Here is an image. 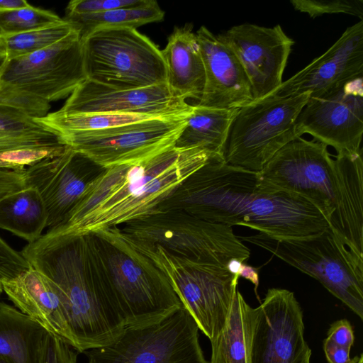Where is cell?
Wrapping results in <instances>:
<instances>
[{
    "mask_svg": "<svg viewBox=\"0 0 363 363\" xmlns=\"http://www.w3.org/2000/svg\"><path fill=\"white\" fill-rule=\"evenodd\" d=\"M157 210L183 211L205 220L245 226L277 238L316 235L330 224L329 218L306 198L263 187L257 172L212 156Z\"/></svg>",
    "mask_w": 363,
    "mask_h": 363,
    "instance_id": "6da1fadb",
    "label": "cell"
},
{
    "mask_svg": "<svg viewBox=\"0 0 363 363\" xmlns=\"http://www.w3.org/2000/svg\"><path fill=\"white\" fill-rule=\"evenodd\" d=\"M210 156L199 147L174 146L140 161L105 168L66 219L45 234L82 236L151 215Z\"/></svg>",
    "mask_w": 363,
    "mask_h": 363,
    "instance_id": "7a4b0ae2",
    "label": "cell"
},
{
    "mask_svg": "<svg viewBox=\"0 0 363 363\" xmlns=\"http://www.w3.org/2000/svg\"><path fill=\"white\" fill-rule=\"evenodd\" d=\"M21 253L57 286L76 351L103 346L120 333L124 323L105 294L86 235L69 238L44 234Z\"/></svg>",
    "mask_w": 363,
    "mask_h": 363,
    "instance_id": "3957f363",
    "label": "cell"
},
{
    "mask_svg": "<svg viewBox=\"0 0 363 363\" xmlns=\"http://www.w3.org/2000/svg\"><path fill=\"white\" fill-rule=\"evenodd\" d=\"M92 262L124 325L157 319L182 306L164 274L119 227L87 234Z\"/></svg>",
    "mask_w": 363,
    "mask_h": 363,
    "instance_id": "277c9868",
    "label": "cell"
},
{
    "mask_svg": "<svg viewBox=\"0 0 363 363\" xmlns=\"http://www.w3.org/2000/svg\"><path fill=\"white\" fill-rule=\"evenodd\" d=\"M240 238L314 278L363 319V258L353 253L330 227L307 237L277 238L258 233Z\"/></svg>",
    "mask_w": 363,
    "mask_h": 363,
    "instance_id": "5b68a950",
    "label": "cell"
},
{
    "mask_svg": "<svg viewBox=\"0 0 363 363\" xmlns=\"http://www.w3.org/2000/svg\"><path fill=\"white\" fill-rule=\"evenodd\" d=\"M126 238L164 274L199 329L210 341L214 340L228 316L240 277L229 273L225 268L204 264L174 255L161 246Z\"/></svg>",
    "mask_w": 363,
    "mask_h": 363,
    "instance_id": "8992f818",
    "label": "cell"
},
{
    "mask_svg": "<svg viewBox=\"0 0 363 363\" xmlns=\"http://www.w3.org/2000/svg\"><path fill=\"white\" fill-rule=\"evenodd\" d=\"M81 41L88 80L118 89L167 84L161 50L136 28H99Z\"/></svg>",
    "mask_w": 363,
    "mask_h": 363,
    "instance_id": "52a82bcc",
    "label": "cell"
},
{
    "mask_svg": "<svg viewBox=\"0 0 363 363\" xmlns=\"http://www.w3.org/2000/svg\"><path fill=\"white\" fill-rule=\"evenodd\" d=\"M121 232L128 238L161 246L174 255L226 269L232 259L242 262L250 250L233 228L179 211H156L128 223Z\"/></svg>",
    "mask_w": 363,
    "mask_h": 363,
    "instance_id": "ba28073f",
    "label": "cell"
},
{
    "mask_svg": "<svg viewBox=\"0 0 363 363\" xmlns=\"http://www.w3.org/2000/svg\"><path fill=\"white\" fill-rule=\"evenodd\" d=\"M199 330L182 306L154 320L126 325L108 343L84 352L88 363H209Z\"/></svg>",
    "mask_w": 363,
    "mask_h": 363,
    "instance_id": "9c48e42d",
    "label": "cell"
},
{
    "mask_svg": "<svg viewBox=\"0 0 363 363\" xmlns=\"http://www.w3.org/2000/svg\"><path fill=\"white\" fill-rule=\"evenodd\" d=\"M310 95L265 97L240 108L228 138L225 163L260 172L279 150L301 137L296 120Z\"/></svg>",
    "mask_w": 363,
    "mask_h": 363,
    "instance_id": "30bf717a",
    "label": "cell"
},
{
    "mask_svg": "<svg viewBox=\"0 0 363 363\" xmlns=\"http://www.w3.org/2000/svg\"><path fill=\"white\" fill-rule=\"evenodd\" d=\"M86 80L79 30L31 54L4 61L2 86L46 102L69 96Z\"/></svg>",
    "mask_w": 363,
    "mask_h": 363,
    "instance_id": "8fae6325",
    "label": "cell"
},
{
    "mask_svg": "<svg viewBox=\"0 0 363 363\" xmlns=\"http://www.w3.org/2000/svg\"><path fill=\"white\" fill-rule=\"evenodd\" d=\"M189 116L154 118L102 131L62 135L60 138L66 145L99 166L108 168L140 161L174 147Z\"/></svg>",
    "mask_w": 363,
    "mask_h": 363,
    "instance_id": "7c38bea8",
    "label": "cell"
},
{
    "mask_svg": "<svg viewBox=\"0 0 363 363\" xmlns=\"http://www.w3.org/2000/svg\"><path fill=\"white\" fill-rule=\"evenodd\" d=\"M327 145L297 138L279 150L257 172L262 186L297 194L328 218L333 212L334 160Z\"/></svg>",
    "mask_w": 363,
    "mask_h": 363,
    "instance_id": "4fadbf2b",
    "label": "cell"
},
{
    "mask_svg": "<svg viewBox=\"0 0 363 363\" xmlns=\"http://www.w3.org/2000/svg\"><path fill=\"white\" fill-rule=\"evenodd\" d=\"M304 329L303 311L294 294L269 289L254 308L251 363H311Z\"/></svg>",
    "mask_w": 363,
    "mask_h": 363,
    "instance_id": "5bb4252c",
    "label": "cell"
},
{
    "mask_svg": "<svg viewBox=\"0 0 363 363\" xmlns=\"http://www.w3.org/2000/svg\"><path fill=\"white\" fill-rule=\"evenodd\" d=\"M300 136L312 135L337 152L362 150L363 77L350 80L317 96H309L297 120Z\"/></svg>",
    "mask_w": 363,
    "mask_h": 363,
    "instance_id": "9a60e30c",
    "label": "cell"
},
{
    "mask_svg": "<svg viewBox=\"0 0 363 363\" xmlns=\"http://www.w3.org/2000/svg\"><path fill=\"white\" fill-rule=\"evenodd\" d=\"M218 35L242 66L254 101L267 96L281 84L294 41L280 25L268 28L242 23Z\"/></svg>",
    "mask_w": 363,
    "mask_h": 363,
    "instance_id": "2e32d148",
    "label": "cell"
},
{
    "mask_svg": "<svg viewBox=\"0 0 363 363\" xmlns=\"http://www.w3.org/2000/svg\"><path fill=\"white\" fill-rule=\"evenodd\" d=\"M104 169L67 145L60 155L26 169L27 186L38 191L46 206L48 229L66 219L90 182Z\"/></svg>",
    "mask_w": 363,
    "mask_h": 363,
    "instance_id": "e0dca14e",
    "label": "cell"
},
{
    "mask_svg": "<svg viewBox=\"0 0 363 363\" xmlns=\"http://www.w3.org/2000/svg\"><path fill=\"white\" fill-rule=\"evenodd\" d=\"M193 105L174 96L167 84L118 89L85 80L60 111L65 113H116L170 118L189 116Z\"/></svg>",
    "mask_w": 363,
    "mask_h": 363,
    "instance_id": "ac0fdd59",
    "label": "cell"
},
{
    "mask_svg": "<svg viewBox=\"0 0 363 363\" xmlns=\"http://www.w3.org/2000/svg\"><path fill=\"white\" fill-rule=\"evenodd\" d=\"M359 77H363V21L348 27L323 55L266 97L284 98L307 92L317 96Z\"/></svg>",
    "mask_w": 363,
    "mask_h": 363,
    "instance_id": "d6986e66",
    "label": "cell"
},
{
    "mask_svg": "<svg viewBox=\"0 0 363 363\" xmlns=\"http://www.w3.org/2000/svg\"><path fill=\"white\" fill-rule=\"evenodd\" d=\"M205 70V84L198 105L242 108L254 101L246 73L233 52L206 27L196 33Z\"/></svg>",
    "mask_w": 363,
    "mask_h": 363,
    "instance_id": "ffe728a7",
    "label": "cell"
},
{
    "mask_svg": "<svg viewBox=\"0 0 363 363\" xmlns=\"http://www.w3.org/2000/svg\"><path fill=\"white\" fill-rule=\"evenodd\" d=\"M333 180L334 210L329 227L353 253L363 258L362 149L337 154Z\"/></svg>",
    "mask_w": 363,
    "mask_h": 363,
    "instance_id": "44dd1931",
    "label": "cell"
},
{
    "mask_svg": "<svg viewBox=\"0 0 363 363\" xmlns=\"http://www.w3.org/2000/svg\"><path fill=\"white\" fill-rule=\"evenodd\" d=\"M1 280L3 291L14 307L74 348L58 289L49 277L30 266L13 278Z\"/></svg>",
    "mask_w": 363,
    "mask_h": 363,
    "instance_id": "7402d4cb",
    "label": "cell"
},
{
    "mask_svg": "<svg viewBox=\"0 0 363 363\" xmlns=\"http://www.w3.org/2000/svg\"><path fill=\"white\" fill-rule=\"evenodd\" d=\"M192 25L176 27L161 50L167 71V84L176 96L186 101L200 99L205 84V70Z\"/></svg>",
    "mask_w": 363,
    "mask_h": 363,
    "instance_id": "603a6c76",
    "label": "cell"
},
{
    "mask_svg": "<svg viewBox=\"0 0 363 363\" xmlns=\"http://www.w3.org/2000/svg\"><path fill=\"white\" fill-rule=\"evenodd\" d=\"M50 333L16 307L0 302V359L43 363Z\"/></svg>",
    "mask_w": 363,
    "mask_h": 363,
    "instance_id": "cb8c5ba5",
    "label": "cell"
},
{
    "mask_svg": "<svg viewBox=\"0 0 363 363\" xmlns=\"http://www.w3.org/2000/svg\"><path fill=\"white\" fill-rule=\"evenodd\" d=\"M240 108H220L193 105L186 124L174 147H199L213 157H224L232 123Z\"/></svg>",
    "mask_w": 363,
    "mask_h": 363,
    "instance_id": "d4e9b609",
    "label": "cell"
},
{
    "mask_svg": "<svg viewBox=\"0 0 363 363\" xmlns=\"http://www.w3.org/2000/svg\"><path fill=\"white\" fill-rule=\"evenodd\" d=\"M60 135L25 111L0 103V154L18 150L63 151Z\"/></svg>",
    "mask_w": 363,
    "mask_h": 363,
    "instance_id": "484cf974",
    "label": "cell"
},
{
    "mask_svg": "<svg viewBox=\"0 0 363 363\" xmlns=\"http://www.w3.org/2000/svg\"><path fill=\"white\" fill-rule=\"evenodd\" d=\"M252 308L238 290L225 325L211 343L209 363H251Z\"/></svg>",
    "mask_w": 363,
    "mask_h": 363,
    "instance_id": "4316f807",
    "label": "cell"
},
{
    "mask_svg": "<svg viewBox=\"0 0 363 363\" xmlns=\"http://www.w3.org/2000/svg\"><path fill=\"white\" fill-rule=\"evenodd\" d=\"M48 213L40 194L28 187L0 201V228L32 243L47 228Z\"/></svg>",
    "mask_w": 363,
    "mask_h": 363,
    "instance_id": "83f0119b",
    "label": "cell"
},
{
    "mask_svg": "<svg viewBox=\"0 0 363 363\" xmlns=\"http://www.w3.org/2000/svg\"><path fill=\"white\" fill-rule=\"evenodd\" d=\"M164 13L154 0L131 7H125L102 13L65 15L64 19L72 24L81 38L103 27H127L136 28L140 26L163 20Z\"/></svg>",
    "mask_w": 363,
    "mask_h": 363,
    "instance_id": "f1b7e54d",
    "label": "cell"
},
{
    "mask_svg": "<svg viewBox=\"0 0 363 363\" xmlns=\"http://www.w3.org/2000/svg\"><path fill=\"white\" fill-rule=\"evenodd\" d=\"M77 30L63 18L60 23L48 27L1 37L6 50L5 60H11L46 48Z\"/></svg>",
    "mask_w": 363,
    "mask_h": 363,
    "instance_id": "f546056e",
    "label": "cell"
},
{
    "mask_svg": "<svg viewBox=\"0 0 363 363\" xmlns=\"http://www.w3.org/2000/svg\"><path fill=\"white\" fill-rule=\"evenodd\" d=\"M56 13L30 5L0 13V36L20 34L60 23Z\"/></svg>",
    "mask_w": 363,
    "mask_h": 363,
    "instance_id": "4dcf8cb0",
    "label": "cell"
},
{
    "mask_svg": "<svg viewBox=\"0 0 363 363\" xmlns=\"http://www.w3.org/2000/svg\"><path fill=\"white\" fill-rule=\"evenodd\" d=\"M294 8L314 18L323 14L347 13L363 21V0H291Z\"/></svg>",
    "mask_w": 363,
    "mask_h": 363,
    "instance_id": "1f68e13d",
    "label": "cell"
},
{
    "mask_svg": "<svg viewBox=\"0 0 363 363\" xmlns=\"http://www.w3.org/2000/svg\"><path fill=\"white\" fill-rule=\"evenodd\" d=\"M147 0H73L69 2L65 15L102 13L121 8L136 6Z\"/></svg>",
    "mask_w": 363,
    "mask_h": 363,
    "instance_id": "d6a6232c",
    "label": "cell"
},
{
    "mask_svg": "<svg viewBox=\"0 0 363 363\" xmlns=\"http://www.w3.org/2000/svg\"><path fill=\"white\" fill-rule=\"evenodd\" d=\"M30 267L21 252L15 250L0 237L1 279L13 278Z\"/></svg>",
    "mask_w": 363,
    "mask_h": 363,
    "instance_id": "836d02e7",
    "label": "cell"
},
{
    "mask_svg": "<svg viewBox=\"0 0 363 363\" xmlns=\"http://www.w3.org/2000/svg\"><path fill=\"white\" fill-rule=\"evenodd\" d=\"M25 167H0V201L26 188Z\"/></svg>",
    "mask_w": 363,
    "mask_h": 363,
    "instance_id": "e575fe53",
    "label": "cell"
},
{
    "mask_svg": "<svg viewBox=\"0 0 363 363\" xmlns=\"http://www.w3.org/2000/svg\"><path fill=\"white\" fill-rule=\"evenodd\" d=\"M77 351L50 333L43 363H77Z\"/></svg>",
    "mask_w": 363,
    "mask_h": 363,
    "instance_id": "d590c367",
    "label": "cell"
},
{
    "mask_svg": "<svg viewBox=\"0 0 363 363\" xmlns=\"http://www.w3.org/2000/svg\"><path fill=\"white\" fill-rule=\"evenodd\" d=\"M337 346L351 350L354 342L353 328L348 320L342 318L331 324L324 340Z\"/></svg>",
    "mask_w": 363,
    "mask_h": 363,
    "instance_id": "8d00e7d4",
    "label": "cell"
},
{
    "mask_svg": "<svg viewBox=\"0 0 363 363\" xmlns=\"http://www.w3.org/2000/svg\"><path fill=\"white\" fill-rule=\"evenodd\" d=\"M323 350L328 363H356L359 356L351 358L350 350L323 341Z\"/></svg>",
    "mask_w": 363,
    "mask_h": 363,
    "instance_id": "74e56055",
    "label": "cell"
},
{
    "mask_svg": "<svg viewBox=\"0 0 363 363\" xmlns=\"http://www.w3.org/2000/svg\"><path fill=\"white\" fill-rule=\"evenodd\" d=\"M239 277L251 281L257 288L259 285V273L257 268L246 263H242L239 272Z\"/></svg>",
    "mask_w": 363,
    "mask_h": 363,
    "instance_id": "f35d334b",
    "label": "cell"
},
{
    "mask_svg": "<svg viewBox=\"0 0 363 363\" xmlns=\"http://www.w3.org/2000/svg\"><path fill=\"white\" fill-rule=\"evenodd\" d=\"M30 5V4L25 0H0V13L26 8Z\"/></svg>",
    "mask_w": 363,
    "mask_h": 363,
    "instance_id": "ab89813d",
    "label": "cell"
},
{
    "mask_svg": "<svg viewBox=\"0 0 363 363\" xmlns=\"http://www.w3.org/2000/svg\"><path fill=\"white\" fill-rule=\"evenodd\" d=\"M242 263L245 262H242L238 259H232L228 262L226 269L229 273L239 276V272Z\"/></svg>",
    "mask_w": 363,
    "mask_h": 363,
    "instance_id": "60d3db41",
    "label": "cell"
},
{
    "mask_svg": "<svg viewBox=\"0 0 363 363\" xmlns=\"http://www.w3.org/2000/svg\"><path fill=\"white\" fill-rule=\"evenodd\" d=\"M6 55V46L3 38L0 36V58L5 59Z\"/></svg>",
    "mask_w": 363,
    "mask_h": 363,
    "instance_id": "b9f144b4",
    "label": "cell"
},
{
    "mask_svg": "<svg viewBox=\"0 0 363 363\" xmlns=\"http://www.w3.org/2000/svg\"><path fill=\"white\" fill-rule=\"evenodd\" d=\"M356 363H363V354L362 353H361L359 355L358 359Z\"/></svg>",
    "mask_w": 363,
    "mask_h": 363,
    "instance_id": "7bdbcfd3",
    "label": "cell"
},
{
    "mask_svg": "<svg viewBox=\"0 0 363 363\" xmlns=\"http://www.w3.org/2000/svg\"><path fill=\"white\" fill-rule=\"evenodd\" d=\"M3 65H4V62L3 63L1 64V65L0 66V79H1V73H2V70H3ZM1 81H0V90H1Z\"/></svg>",
    "mask_w": 363,
    "mask_h": 363,
    "instance_id": "ee69618b",
    "label": "cell"
},
{
    "mask_svg": "<svg viewBox=\"0 0 363 363\" xmlns=\"http://www.w3.org/2000/svg\"><path fill=\"white\" fill-rule=\"evenodd\" d=\"M2 292H3V288H2V284H1V280L0 278V296L2 294Z\"/></svg>",
    "mask_w": 363,
    "mask_h": 363,
    "instance_id": "f6af8a7d",
    "label": "cell"
},
{
    "mask_svg": "<svg viewBox=\"0 0 363 363\" xmlns=\"http://www.w3.org/2000/svg\"><path fill=\"white\" fill-rule=\"evenodd\" d=\"M0 363H6L5 361L2 359H0Z\"/></svg>",
    "mask_w": 363,
    "mask_h": 363,
    "instance_id": "bcb514c9",
    "label": "cell"
},
{
    "mask_svg": "<svg viewBox=\"0 0 363 363\" xmlns=\"http://www.w3.org/2000/svg\"><path fill=\"white\" fill-rule=\"evenodd\" d=\"M1 65H0V66H1Z\"/></svg>",
    "mask_w": 363,
    "mask_h": 363,
    "instance_id": "7dc6e473",
    "label": "cell"
}]
</instances>
